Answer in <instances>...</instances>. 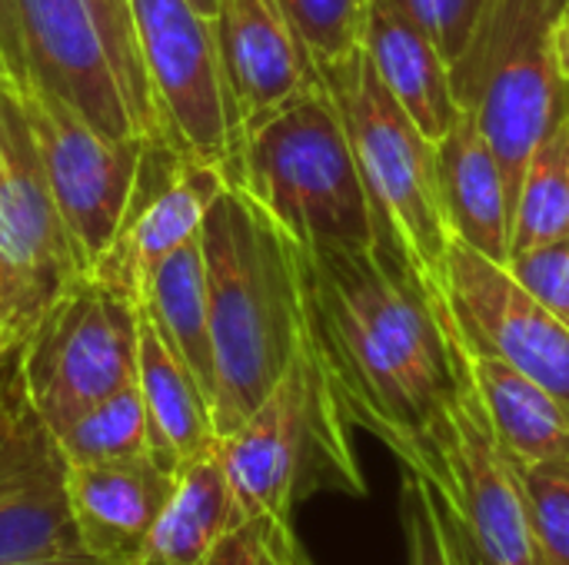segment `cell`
Returning <instances> with one entry per match:
<instances>
[{
    "label": "cell",
    "mask_w": 569,
    "mask_h": 565,
    "mask_svg": "<svg viewBox=\"0 0 569 565\" xmlns=\"http://www.w3.org/2000/svg\"><path fill=\"white\" fill-rule=\"evenodd\" d=\"M303 340L347 420L390 453L420 433L457 390V336L443 296H430L383 243L300 250Z\"/></svg>",
    "instance_id": "6da1fadb"
},
{
    "label": "cell",
    "mask_w": 569,
    "mask_h": 565,
    "mask_svg": "<svg viewBox=\"0 0 569 565\" xmlns=\"http://www.w3.org/2000/svg\"><path fill=\"white\" fill-rule=\"evenodd\" d=\"M213 333V430L233 433L303 346L300 263L290 236L240 190L223 186L200 226Z\"/></svg>",
    "instance_id": "7a4b0ae2"
},
{
    "label": "cell",
    "mask_w": 569,
    "mask_h": 565,
    "mask_svg": "<svg viewBox=\"0 0 569 565\" xmlns=\"http://www.w3.org/2000/svg\"><path fill=\"white\" fill-rule=\"evenodd\" d=\"M230 186H240L300 250L377 243L353 143L327 87L247 127Z\"/></svg>",
    "instance_id": "3957f363"
},
{
    "label": "cell",
    "mask_w": 569,
    "mask_h": 565,
    "mask_svg": "<svg viewBox=\"0 0 569 565\" xmlns=\"http://www.w3.org/2000/svg\"><path fill=\"white\" fill-rule=\"evenodd\" d=\"M350 426L323 366L303 340L273 393L233 433L220 436L237 526L250 519H293L297 503L313 490L363 496L367 483Z\"/></svg>",
    "instance_id": "277c9868"
},
{
    "label": "cell",
    "mask_w": 569,
    "mask_h": 565,
    "mask_svg": "<svg viewBox=\"0 0 569 565\" xmlns=\"http://www.w3.org/2000/svg\"><path fill=\"white\" fill-rule=\"evenodd\" d=\"M353 143L377 243L397 253L430 296H443L450 226L440 203L437 147L387 93L367 50L320 73Z\"/></svg>",
    "instance_id": "5b68a950"
},
{
    "label": "cell",
    "mask_w": 569,
    "mask_h": 565,
    "mask_svg": "<svg viewBox=\"0 0 569 565\" xmlns=\"http://www.w3.org/2000/svg\"><path fill=\"white\" fill-rule=\"evenodd\" d=\"M557 10L560 0H487L463 57L450 67L457 100L493 143L513 203L527 157L567 90L553 60Z\"/></svg>",
    "instance_id": "8992f818"
},
{
    "label": "cell",
    "mask_w": 569,
    "mask_h": 565,
    "mask_svg": "<svg viewBox=\"0 0 569 565\" xmlns=\"http://www.w3.org/2000/svg\"><path fill=\"white\" fill-rule=\"evenodd\" d=\"M140 306L97 276H80L17 350V386L50 436L137 383Z\"/></svg>",
    "instance_id": "52a82bcc"
},
{
    "label": "cell",
    "mask_w": 569,
    "mask_h": 565,
    "mask_svg": "<svg viewBox=\"0 0 569 565\" xmlns=\"http://www.w3.org/2000/svg\"><path fill=\"white\" fill-rule=\"evenodd\" d=\"M393 456L400 470L430 483L450 523L480 556L497 565H533L520 466L497 443L463 376L460 353L453 396Z\"/></svg>",
    "instance_id": "ba28073f"
},
{
    "label": "cell",
    "mask_w": 569,
    "mask_h": 565,
    "mask_svg": "<svg viewBox=\"0 0 569 565\" xmlns=\"http://www.w3.org/2000/svg\"><path fill=\"white\" fill-rule=\"evenodd\" d=\"M80 276L23 103L0 73V330L7 346L20 350Z\"/></svg>",
    "instance_id": "9c48e42d"
},
{
    "label": "cell",
    "mask_w": 569,
    "mask_h": 565,
    "mask_svg": "<svg viewBox=\"0 0 569 565\" xmlns=\"http://www.w3.org/2000/svg\"><path fill=\"white\" fill-rule=\"evenodd\" d=\"M137 47L160 117L190 157L227 173L237 170V130L223 87L213 17L190 0H130Z\"/></svg>",
    "instance_id": "30bf717a"
},
{
    "label": "cell",
    "mask_w": 569,
    "mask_h": 565,
    "mask_svg": "<svg viewBox=\"0 0 569 565\" xmlns=\"http://www.w3.org/2000/svg\"><path fill=\"white\" fill-rule=\"evenodd\" d=\"M10 83L23 103L50 193L73 240L80 270L83 276H90L117 240L133 190L143 137L110 140L53 93L20 80Z\"/></svg>",
    "instance_id": "8fae6325"
},
{
    "label": "cell",
    "mask_w": 569,
    "mask_h": 565,
    "mask_svg": "<svg viewBox=\"0 0 569 565\" xmlns=\"http://www.w3.org/2000/svg\"><path fill=\"white\" fill-rule=\"evenodd\" d=\"M0 73L53 93L110 140L140 137L83 0H0Z\"/></svg>",
    "instance_id": "7c38bea8"
},
{
    "label": "cell",
    "mask_w": 569,
    "mask_h": 565,
    "mask_svg": "<svg viewBox=\"0 0 569 565\" xmlns=\"http://www.w3.org/2000/svg\"><path fill=\"white\" fill-rule=\"evenodd\" d=\"M443 303L460 340L547 386L569 410V326L513 273L460 240L450 243Z\"/></svg>",
    "instance_id": "4fadbf2b"
},
{
    "label": "cell",
    "mask_w": 569,
    "mask_h": 565,
    "mask_svg": "<svg viewBox=\"0 0 569 565\" xmlns=\"http://www.w3.org/2000/svg\"><path fill=\"white\" fill-rule=\"evenodd\" d=\"M230 186L213 163L190 157L170 133L143 137L133 190L103 263L90 273L140 306L147 276L183 243L200 236L207 210Z\"/></svg>",
    "instance_id": "5bb4252c"
},
{
    "label": "cell",
    "mask_w": 569,
    "mask_h": 565,
    "mask_svg": "<svg viewBox=\"0 0 569 565\" xmlns=\"http://www.w3.org/2000/svg\"><path fill=\"white\" fill-rule=\"evenodd\" d=\"M213 33L240 157L247 127L323 80L277 0H220Z\"/></svg>",
    "instance_id": "9a60e30c"
},
{
    "label": "cell",
    "mask_w": 569,
    "mask_h": 565,
    "mask_svg": "<svg viewBox=\"0 0 569 565\" xmlns=\"http://www.w3.org/2000/svg\"><path fill=\"white\" fill-rule=\"evenodd\" d=\"M53 556H83L67 500V463L23 403L0 446V565Z\"/></svg>",
    "instance_id": "2e32d148"
},
{
    "label": "cell",
    "mask_w": 569,
    "mask_h": 565,
    "mask_svg": "<svg viewBox=\"0 0 569 565\" xmlns=\"http://www.w3.org/2000/svg\"><path fill=\"white\" fill-rule=\"evenodd\" d=\"M173 473L150 456L67 466V500L83 556L103 565H147Z\"/></svg>",
    "instance_id": "e0dca14e"
},
{
    "label": "cell",
    "mask_w": 569,
    "mask_h": 565,
    "mask_svg": "<svg viewBox=\"0 0 569 565\" xmlns=\"http://www.w3.org/2000/svg\"><path fill=\"white\" fill-rule=\"evenodd\" d=\"M433 147L450 236L497 263H510L513 196L477 113L460 107L453 127Z\"/></svg>",
    "instance_id": "ac0fdd59"
},
{
    "label": "cell",
    "mask_w": 569,
    "mask_h": 565,
    "mask_svg": "<svg viewBox=\"0 0 569 565\" xmlns=\"http://www.w3.org/2000/svg\"><path fill=\"white\" fill-rule=\"evenodd\" d=\"M457 330V326H453ZM463 376L503 453L520 470H569V410L533 376L470 350L457 333Z\"/></svg>",
    "instance_id": "d6986e66"
},
{
    "label": "cell",
    "mask_w": 569,
    "mask_h": 565,
    "mask_svg": "<svg viewBox=\"0 0 569 565\" xmlns=\"http://www.w3.org/2000/svg\"><path fill=\"white\" fill-rule=\"evenodd\" d=\"M363 50L387 93L437 143L460 113L453 73L437 43L393 0H370Z\"/></svg>",
    "instance_id": "ffe728a7"
},
{
    "label": "cell",
    "mask_w": 569,
    "mask_h": 565,
    "mask_svg": "<svg viewBox=\"0 0 569 565\" xmlns=\"http://www.w3.org/2000/svg\"><path fill=\"white\" fill-rule=\"evenodd\" d=\"M137 386L147 413V450L150 460L167 473H177L187 460L200 456L217 443L210 400L193 373L173 356L153 323L140 313V360Z\"/></svg>",
    "instance_id": "44dd1931"
},
{
    "label": "cell",
    "mask_w": 569,
    "mask_h": 565,
    "mask_svg": "<svg viewBox=\"0 0 569 565\" xmlns=\"http://www.w3.org/2000/svg\"><path fill=\"white\" fill-rule=\"evenodd\" d=\"M237 526L220 440L173 473V493L157 519L147 565H203Z\"/></svg>",
    "instance_id": "7402d4cb"
},
{
    "label": "cell",
    "mask_w": 569,
    "mask_h": 565,
    "mask_svg": "<svg viewBox=\"0 0 569 565\" xmlns=\"http://www.w3.org/2000/svg\"><path fill=\"white\" fill-rule=\"evenodd\" d=\"M140 313L153 323L173 356L193 373L200 390L210 400L213 413V333H210V306H207V273L200 236L173 250L150 276L140 296Z\"/></svg>",
    "instance_id": "603a6c76"
},
{
    "label": "cell",
    "mask_w": 569,
    "mask_h": 565,
    "mask_svg": "<svg viewBox=\"0 0 569 565\" xmlns=\"http://www.w3.org/2000/svg\"><path fill=\"white\" fill-rule=\"evenodd\" d=\"M569 233V83L560 110L520 173L510 256Z\"/></svg>",
    "instance_id": "cb8c5ba5"
},
{
    "label": "cell",
    "mask_w": 569,
    "mask_h": 565,
    "mask_svg": "<svg viewBox=\"0 0 569 565\" xmlns=\"http://www.w3.org/2000/svg\"><path fill=\"white\" fill-rule=\"evenodd\" d=\"M67 466L87 463H117L133 456H150L147 450V413L140 386L130 383L120 393L107 396L87 410L77 423L53 436Z\"/></svg>",
    "instance_id": "d4e9b609"
},
{
    "label": "cell",
    "mask_w": 569,
    "mask_h": 565,
    "mask_svg": "<svg viewBox=\"0 0 569 565\" xmlns=\"http://www.w3.org/2000/svg\"><path fill=\"white\" fill-rule=\"evenodd\" d=\"M277 3L320 73L363 50L370 0H277Z\"/></svg>",
    "instance_id": "484cf974"
},
{
    "label": "cell",
    "mask_w": 569,
    "mask_h": 565,
    "mask_svg": "<svg viewBox=\"0 0 569 565\" xmlns=\"http://www.w3.org/2000/svg\"><path fill=\"white\" fill-rule=\"evenodd\" d=\"M100 37L107 47V57L113 63V73L120 80V90L127 97L133 127L140 137L157 133L160 130V117L153 107V93L147 83V70L140 60V47H137V27H133V10L130 0H83Z\"/></svg>",
    "instance_id": "4316f807"
},
{
    "label": "cell",
    "mask_w": 569,
    "mask_h": 565,
    "mask_svg": "<svg viewBox=\"0 0 569 565\" xmlns=\"http://www.w3.org/2000/svg\"><path fill=\"white\" fill-rule=\"evenodd\" d=\"M533 565H569V470H520Z\"/></svg>",
    "instance_id": "83f0119b"
},
{
    "label": "cell",
    "mask_w": 569,
    "mask_h": 565,
    "mask_svg": "<svg viewBox=\"0 0 569 565\" xmlns=\"http://www.w3.org/2000/svg\"><path fill=\"white\" fill-rule=\"evenodd\" d=\"M400 526L407 565H460L453 529L437 493L427 480L407 470H400Z\"/></svg>",
    "instance_id": "f1b7e54d"
},
{
    "label": "cell",
    "mask_w": 569,
    "mask_h": 565,
    "mask_svg": "<svg viewBox=\"0 0 569 565\" xmlns=\"http://www.w3.org/2000/svg\"><path fill=\"white\" fill-rule=\"evenodd\" d=\"M203 565H310L293 519H250L233 526Z\"/></svg>",
    "instance_id": "f546056e"
},
{
    "label": "cell",
    "mask_w": 569,
    "mask_h": 565,
    "mask_svg": "<svg viewBox=\"0 0 569 565\" xmlns=\"http://www.w3.org/2000/svg\"><path fill=\"white\" fill-rule=\"evenodd\" d=\"M393 3L437 43V50L450 67L463 57L487 10V0H393Z\"/></svg>",
    "instance_id": "4dcf8cb0"
},
{
    "label": "cell",
    "mask_w": 569,
    "mask_h": 565,
    "mask_svg": "<svg viewBox=\"0 0 569 565\" xmlns=\"http://www.w3.org/2000/svg\"><path fill=\"white\" fill-rule=\"evenodd\" d=\"M510 273L569 326V233L510 256Z\"/></svg>",
    "instance_id": "1f68e13d"
},
{
    "label": "cell",
    "mask_w": 569,
    "mask_h": 565,
    "mask_svg": "<svg viewBox=\"0 0 569 565\" xmlns=\"http://www.w3.org/2000/svg\"><path fill=\"white\" fill-rule=\"evenodd\" d=\"M553 60L560 77L569 83V0H560L557 20H553Z\"/></svg>",
    "instance_id": "d6a6232c"
},
{
    "label": "cell",
    "mask_w": 569,
    "mask_h": 565,
    "mask_svg": "<svg viewBox=\"0 0 569 565\" xmlns=\"http://www.w3.org/2000/svg\"><path fill=\"white\" fill-rule=\"evenodd\" d=\"M447 523H450V516H447ZM450 529H453V546H457V559H460V565H497V563H490L487 556H480V549L450 523Z\"/></svg>",
    "instance_id": "836d02e7"
},
{
    "label": "cell",
    "mask_w": 569,
    "mask_h": 565,
    "mask_svg": "<svg viewBox=\"0 0 569 565\" xmlns=\"http://www.w3.org/2000/svg\"><path fill=\"white\" fill-rule=\"evenodd\" d=\"M20 410H23V400H20ZM20 410H13V406L0 396V446L7 443V436H10V430H13V423H17Z\"/></svg>",
    "instance_id": "e575fe53"
},
{
    "label": "cell",
    "mask_w": 569,
    "mask_h": 565,
    "mask_svg": "<svg viewBox=\"0 0 569 565\" xmlns=\"http://www.w3.org/2000/svg\"><path fill=\"white\" fill-rule=\"evenodd\" d=\"M20 565H103L90 556H53V559H33V563H20Z\"/></svg>",
    "instance_id": "d590c367"
},
{
    "label": "cell",
    "mask_w": 569,
    "mask_h": 565,
    "mask_svg": "<svg viewBox=\"0 0 569 565\" xmlns=\"http://www.w3.org/2000/svg\"><path fill=\"white\" fill-rule=\"evenodd\" d=\"M190 3H193V7H197L200 13L213 17V13H217V3H220V0H190Z\"/></svg>",
    "instance_id": "8d00e7d4"
},
{
    "label": "cell",
    "mask_w": 569,
    "mask_h": 565,
    "mask_svg": "<svg viewBox=\"0 0 569 565\" xmlns=\"http://www.w3.org/2000/svg\"><path fill=\"white\" fill-rule=\"evenodd\" d=\"M10 353H17V350H10V346H7V340H3V330H0V363H3Z\"/></svg>",
    "instance_id": "74e56055"
},
{
    "label": "cell",
    "mask_w": 569,
    "mask_h": 565,
    "mask_svg": "<svg viewBox=\"0 0 569 565\" xmlns=\"http://www.w3.org/2000/svg\"><path fill=\"white\" fill-rule=\"evenodd\" d=\"M10 356H13V353H10ZM10 356H7V360H10ZM7 360H3V363H7ZM3 363H0V373H3ZM0 396H3V393H0Z\"/></svg>",
    "instance_id": "f35d334b"
}]
</instances>
